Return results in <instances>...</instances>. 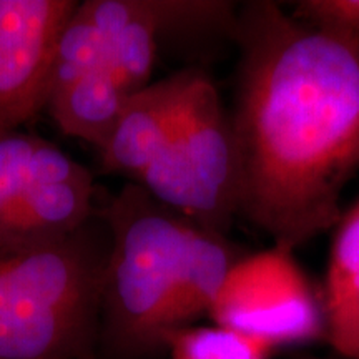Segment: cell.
Segmentation results:
<instances>
[{"label": "cell", "instance_id": "6da1fadb", "mask_svg": "<svg viewBox=\"0 0 359 359\" xmlns=\"http://www.w3.org/2000/svg\"><path fill=\"white\" fill-rule=\"evenodd\" d=\"M231 39L238 219L294 251L339 223L359 172V42L269 0L240 7Z\"/></svg>", "mask_w": 359, "mask_h": 359}, {"label": "cell", "instance_id": "7a4b0ae2", "mask_svg": "<svg viewBox=\"0 0 359 359\" xmlns=\"http://www.w3.org/2000/svg\"><path fill=\"white\" fill-rule=\"evenodd\" d=\"M109 255L98 212L60 240L0 246V359H97Z\"/></svg>", "mask_w": 359, "mask_h": 359}, {"label": "cell", "instance_id": "3957f363", "mask_svg": "<svg viewBox=\"0 0 359 359\" xmlns=\"http://www.w3.org/2000/svg\"><path fill=\"white\" fill-rule=\"evenodd\" d=\"M100 217L110 231L97 359H155L177 333L175 309L190 219L130 182Z\"/></svg>", "mask_w": 359, "mask_h": 359}, {"label": "cell", "instance_id": "277c9868", "mask_svg": "<svg viewBox=\"0 0 359 359\" xmlns=\"http://www.w3.org/2000/svg\"><path fill=\"white\" fill-rule=\"evenodd\" d=\"M133 183L205 230L226 235L238 219L240 168L230 110L193 69L163 145Z\"/></svg>", "mask_w": 359, "mask_h": 359}, {"label": "cell", "instance_id": "5b68a950", "mask_svg": "<svg viewBox=\"0 0 359 359\" xmlns=\"http://www.w3.org/2000/svg\"><path fill=\"white\" fill-rule=\"evenodd\" d=\"M208 316L275 349L326 338L323 298L294 251L275 245L233 264Z\"/></svg>", "mask_w": 359, "mask_h": 359}, {"label": "cell", "instance_id": "8992f818", "mask_svg": "<svg viewBox=\"0 0 359 359\" xmlns=\"http://www.w3.org/2000/svg\"><path fill=\"white\" fill-rule=\"evenodd\" d=\"M77 7L74 0H0V133L48 105L53 52Z\"/></svg>", "mask_w": 359, "mask_h": 359}, {"label": "cell", "instance_id": "52a82bcc", "mask_svg": "<svg viewBox=\"0 0 359 359\" xmlns=\"http://www.w3.org/2000/svg\"><path fill=\"white\" fill-rule=\"evenodd\" d=\"M105 40L107 70L127 95L150 83L158 39L175 34L178 0H87L82 2Z\"/></svg>", "mask_w": 359, "mask_h": 359}, {"label": "cell", "instance_id": "ba28073f", "mask_svg": "<svg viewBox=\"0 0 359 359\" xmlns=\"http://www.w3.org/2000/svg\"><path fill=\"white\" fill-rule=\"evenodd\" d=\"M193 69L148 83L127 98L114 132L100 150L102 170L135 182L151 163L172 128Z\"/></svg>", "mask_w": 359, "mask_h": 359}, {"label": "cell", "instance_id": "9c48e42d", "mask_svg": "<svg viewBox=\"0 0 359 359\" xmlns=\"http://www.w3.org/2000/svg\"><path fill=\"white\" fill-rule=\"evenodd\" d=\"M321 298L326 339L343 359H359V200L336 224Z\"/></svg>", "mask_w": 359, "mask_h": 359}, {"label": "cell", "instance_id": "30bf717a", "mask_svg": "<svg viewBox=\"0 0 359 359\" xmlns=\"http://www.w3.org/2000/svg\"><path fill=\"white\" fill-rule=\"evenodd\" d=\"M245 255L226 235L205 230L193 222L188 223L175 309L177 330L193 326L210 313L233 264Z\"/></svg>", "mask_w": 359, "mask_h": 359}, {"label": "cell", "instance_id": "8fae6325", "mask_svg": "<svg viewBox=\"0 0 359 359\" xmlns=\"http://www.w3.org/2000/svg\"><path fill=\"white\" fill-rule=\"evenodd\" d=\"M83 170L45 138L19 130L0 133V228L35 183L77 177Z\"/></svg>", "mask_w": 359, "mask_h": 359}, {"label": "cell", "instance_id": "7c38bea8", "mask_svg": "<svg viewBox=\"0 0 359 359\" xmlns=\"http://www.w3.org/2000/svg\"><path fill=\"white\" fill-rule=\"evenodd\" d=\"M128 97L105 67L85 75L53 97L48 109L62 132L102 150Z\"/></svg>", "mask_w": 359, "mask_h": 359}, {"label": "cell", "instance_id": "4fadbf2b", "mask_svg": "<svg viewBox=\"0 0 359 359\" xmlns=\"http://www.w3.org/2000/svg\"><path fill=\"white\" fill-rule=\"evenodd\" d=\"M105 67V40L93 25L83 4H79L57 40L52 60L48 102L85 75Z\"/></svg>", "mask_w": 359, "mask_h": 359}, {"label": "cell", "instance_id": "5bb4252c", "mask_svg": "<svg viewBox=\"0 0 359 359\" xmlns=\"http://www.w3.org/2000/svg\"><path fill=\"white\" fill-rule=\"evenodd\" d=\"M276 349L253 336L222 326H187L168 343L170 359H269Z\"/></svg>", "mask_w": 359, "mask_h": 359}, {"label": "cell", "instance_id": "9a60e30c", "mask_svg": "<svg viewBox=\"0 0 359 359\" xmlns=\"http://www.w3.org/2000/svg\"><path fill=\"white\" fill-rule=\"evenodd\" d=\"M298 359H331V358H318V356H299Z\"/></svg>", "mask_w": 359, "mask_h": 359}]
</instances>
